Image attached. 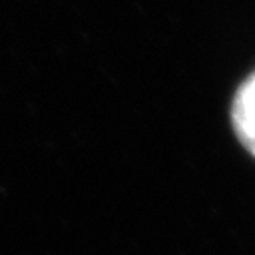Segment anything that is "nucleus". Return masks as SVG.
Returning a JSON list of instances; mask_svg holds the SVG:
<instances>
[{"label":"nucleus","instance_id":"1","mask_svg":"<svg viewBox=\"0 0 255 255\" xmlns=\"http://www.w3.org/2000/svg\"><path fill=\"white\" fill-rule=\"evenodd\" d=\"M233 125L241 143L255 155V73L241 85L235 95Z\"/></svg>","mask_w":255,"mask_h":255}]
</instances>
